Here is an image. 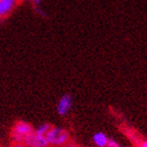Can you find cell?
Returning a JSON list of instances; mask_svg holds the SVG:
<instances>
[{
	"mask_svg": "<svg viewBox=\"0 0 147 147\" xmlns=\"http://www.w3.org/2000/svg\"><path fill=\"white\" fill-rule=\"evenodd\" d=\"M45 139L49 145L63 146L69 141V134L67 130L60 127H51L49 131L46 132Z\"/></svg>",
	"mask_w": 147,
	"mask_h": 147,
	"instance_id": "obj_1",
	"label": "cell"
},
{
	"mask_svg": "<svg viewBox=\"0 0 147 147\" xmlns=\"http://www.w3.org/2000/svg\"><path fill=\"white\" fill-rule=\"evenodd\" d=\"M34 131L31 124L25 121H19L14 125L12 129V139L15 143H23L24 139Z\"/></svg>",
	"mask_w": 147,
	"mask_h": 147,
	"instance_id": "obj_2",
	"label": "cell"
},
{
	"mask_svg": "<svg viewBox=\"0 0 147 147\" xmlns=\"http://www.w3.org/2000/svg\"><path fill=\"white\" fill-rule=\"evenodd\" d=\"M23 144L28 147H49V143L46 141L45 136H41L33 131L23 141Z\"/></svg>",
	"mask_w": 147,
	"mask_h": 147,
	"instance_id": "obj_3",
	"label": "cell"
},
{
	"mask_svg": "<svg viewBox=\"0 0 147 147\" xmlns=\"http://www.w3.org/2000/svg\"><path fill=\"white\" fill-rule=\"evenodd\" d=\"M73 106V99L71 95H64L62 96L58 102V106H57V111L60 116H65L66 113L71 110Z\"/></svg>",
	"mask_w": 147,
	"mask_h": 147,
	"instance_id": "obj_4",
	"label": "cell"
},
{
	"mask_svg": "<svg viewBox=\"0 0 147 147\" xmlns=\"http://www.w3.org/2000/svg\"><path fill=\"white\" fill-rule=\"evenodd\" d=\"M17 0H0V18L7 15L16 4Z\"/></svg>",
	"mask_w": 147,
	"mask_h": 147,
	"instance_id": "obj_5",
	"label": "cell"
},
{
	"mask_svg": "<svg viewBox=\"0 0 147 147\" xmlns=\"http://www.w3.org/2000/svg\"><path fill=\"white\" fill-rule=\"evenodd\" d=\"M94 143L98 147H106L108 142V138L107 136L103 134V132H97L95 136H94Z\"/></svg>",
	"mask_w": 147,
	"mask_h": 147,
	"instance_id": "obj_6",
	"label": "cell"
},
{
	"mask_svg": "<svg viewBox=\"0 0 147 147\" xmlns=\"http://www.w3.org/2000/svg\"><path fill=\"white\" fill-rule=\"evenodd\" d=\"M51 127H52V126L49 125V124H41V125H40L36 130H34V131L36 132V134H38V135L45 136L46 132L49 131Z\"/></svg>",
	"mask_w": 147,
	"mask_h": 147,
	"instance_id": "obj_7",
	"label": "cell"
},
{
	"mask_svg": "<svg viewBox=\"0 0 147 147\" xmlns=\"http://www.w3.org/2000/svg\"><path fill=\"white\" fill-rule=\"evenodd\" d=\"M107 147H118L119 145H118V143H117L115 140H109L108 139V142H107V145H106Z\"/></svg>",
	"mask_w": 147,
	"mask_h": 147,
	"instance_id": "obj_8",
	"label": "cell"
},
{
	"mask_svg": "<svg viewBox=\"0 0 147 147\" xmlns=\"http://www.w3.org/2000/svg\"><path fill=\"white\" fill-rule=\"evenodd\" d=\"M62 147H80V146L77 144H74V143H67V144L63 145Z\"/></svg>",
	"mask_w": 147,
	"mask_h": 147,
	"instance_id": "obj_9",
	"label": "cell"
},
{
	"mask_svg": "<svg viewBox=\"0 0 147 147\" xmlns=\"http://www.w3.org/2000/svg\"><path fill=\"white\" fill-rule=\"evenodd\" d=\"M12 147H28L26 145H24L23 143H15Z\"/></svg>",
	"mask_w": 147,
	"mask_h": 147,
	"instance_id": "obj_10",
	"label": "cell"
},
{
	"mask_svg": "<svg viewBox=\"0 0 147 147\" xmlns=\"http://www.w3.org/2000/svg\"><path fill=\"white\" fill-rule=\"evenodd\" d=\"M140 147H147V142L146 141H141V143H140Z\"/></svg>",
	"mask_w": 147,
	"mask_h": 147,
	"instance_id": "obj_11",
	"label": "cell"
},
{
	"mask_svg": "<svg viewBox=\"0 0 147 147\" xmlns=\"http://www.w3.org/2000/svg\"><path fill=\"white\" fill-rule=\"evenodd\" d=\"M33 2H34L35 5H37V4H39L41 2V0H33Z\"/></svg>",
	"mask_w": 147,
	"mask_h": 147,
	"instance_id": "obj_12",
	"label": "cell"
},
{
	"mask_svg": "<svg viewBox=\"0 0 147 147\" xmlns=\"http://www.w3.org/2000/svg\"><path fill=\"white\" fill-rule=\"evenodd\" d=\"M118 147H119V146H118Z\"/></svg>",
	"mask_w": 147,
	"mask_h": 147,
	"instance_id": "obj_13",
	"label": "cell"
}]
</instances>
